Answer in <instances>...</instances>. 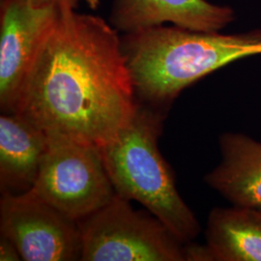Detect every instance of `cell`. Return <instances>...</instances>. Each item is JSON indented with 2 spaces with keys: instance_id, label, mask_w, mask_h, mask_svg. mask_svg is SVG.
I'll return each instance as SVG.
<instances>
[{
  "instance_id": "1",
  "label": "cell",
  "mask_w": 261,
  "mask_h": 261,
  "mask_svg": "<svg viewBox=\"0 0 261 261\" xmlns=\"http://www.w3.org/2000/svg\"><path fill=\"white\" fill-rule=\"evenodd\" d=\"M139 106L118 31L63 9L22 85L14 112L47 133L101 146Z\"/></svg>"
},
{
  "instance_id": "2",
  "label": "cell",
  "mask_w": 261,
  "mask_h": 261,
  "mask_svg": "<svg viewBox=\"0 0 261 261\" xmlns=\"http://www.w3.org/2000/svg\"><path fill=\"white\" fill-rule=\"evenodd\" d=\"M121 47L138 101L168 112L183 90L206 75L261 56V29L224 34L159 25L124 34Z\"/></svg>"
},
{
  "instance_id": "3",
  "label": "cell",
  "mask_w": 261,
  "mask_h": 261,
  "mask_svg": "<svg viewBox=\"0 0 261 261\" xmlns=\"http://www.w3.org/2000/svg\"><path fill=\"white\" fill-rule=\"evenodd\" d=\"M167 112L139 102L130 121L99 147L116 195L144 206L189 244L200 232V224L180 196L173 172L159 149Z\"/></svg>"
},
{
  "instance_id": "4",
  "label": "cell",
  "mask_w": 261,
  "mask_h": 261,
  "mask_svg": "<svg viewBox=\"0 0 261 261\" xmlns=\"http://www.w3.org/2000/svg\"><path fill=\"white\" fill-rule=\"evenodd\" d=\"M77 224L83 261H189L187 244L118 195Z\"/></svg>"
},
{
  "instance_id": "5",
  "label": "cell",
  "mask_w": 261,
  "mask_h": 261,
  "mask_svg": "<svg viewBox=\"0 0 261 261\" xmlns=\"http://www.w3.org/2000/svg\"><path fill=\"white\" fill-rule=\"evenodd\" d=\"M47 138L32 190L66 217L80 222L116 195L100 147L60 134L47 133Z\"/></svg>"
},
{
  "instance_id": "6",
  "label": "cell",
  "mask_w": 261,
  "mask_h": 261,
  "mask_svg": "<svg viewBox=\"0 0 261 261\" xmlns=\"http://www.w3.org/2000/svg\"><path fill=\"white\" fill-rule=\"evenodd\" d=\"M0 234L16 245L22 260H82L83 243L77 222L32 189L2 194Z\"/></svg>"
},
{
  "instance_id": "7",
  "label": "cell",
  "mask_w": 261,
  "mask_h": 261,
  "mask_svg": "<svg viewBox=\"0 0 261 261\" xmlns=\"http://www.w3.org/2000/svg\"><path fill=\"white\" fill-rule=\"evenodd\" d=\"M63 9L32 7L28 0H1L0 109L14 112L20 89Z\"/></svg>"
},
{
  "instance_id": "8",
  "label": "cell",
  "mask_w": 261,
  "mask_h": 261,
  "mask_svg": "<svg viewBox=\"0 0 261 261\" xmlns=\"http://www.w3.org/2000/svg\"><path fill=\"white\" fill-rule=\"evenodd\" d=\"M235 19L229 6L207 0H114L110 21L124 34L169 22L179 28L214 32Z\"/></svg>"
},
{
  "instance_id": "9",
  "label": "cell",
  "mask_w": 261,
  "mask_h": 261,
  "mask_svg": "<svg viewBox=\"0 0 261 261\" xmlns=\"http://www.w3.org/2000/svg\"><path fill=\"white\" fill-rule=\"evenodd\" d=\"M205 239L204 246L188 244L189 261H261V210L214 208Z\"/></svg>"
},
{
  "instance_id": "10",
  "label": "cell",
  "mask_w": 261,
  "mask_h": 261,
  "mask_svg": "<svg viewBox=\"0 0 261 261\" xmlns=\"http://www.w3.org/2000/svg\"><path fill=\"white\" fill-rule=\"evenodd\" d=\"M221 162L206 184L234 206L261 210V142L240 133L219 138Z\"/></svg>"
},
{
  "instance_id": "11",
  "label": "cell",
  "mask_w": 261,
  "mask_h": 261,
  "mask_svg": "<svg viewBox=\"0 0 261 261\" xmlns=\"http://www.w3.org/2000/svg\"><path fill=\"white\" fill-rule=\"evenodd\" d=\"M47 133L16 112L0 116V189L19 194L32 189L47 147Z\"/></svg>"
},
{
  "instance_id": "12",
  "label": "cell",
  "mask_w": 261,
  "mask_h": 261,
  "mask_svg": "<svg viewBox=\"0 0 261 261\" xmlns=\"http://www.w3.org/2000/svg\"><path fill=\"white\" fill-rule=\"evenodd\" d=\"M0 260L19 261L22 260L16 245L7 237L0 234Z\"/></svg>"
},
{
  "instance_id": "13",
  "label": "cell",
  "mask_w": 261,
  "mask_h": 261,
  "mask_svg": "<svg viewBox=\"0 0 261 261\" xmlns=\"http://www.w3.org/2000/svg\"><path fill=\"white\" fill-rule=\"evenodd\" d=\"M28 3L35 8H42L56 5L61 8L75 9L79 0H28Z\"/></svg>"
},
{
  "instance_id": "14",
  "label": "cell",
  "mask_w": 261,
  "mask_h": 261,
  "mask_svg": "<svg viewBox=\"0 0 261 261\" xmlns=\"http://www.w3.org/2000/svg\"><path fill=\"white\" fill-rule=\"evenodd\" d=\"M84 2L92 10H96L100 5V0H84Z\"/></svg>"
}]
</instances>
